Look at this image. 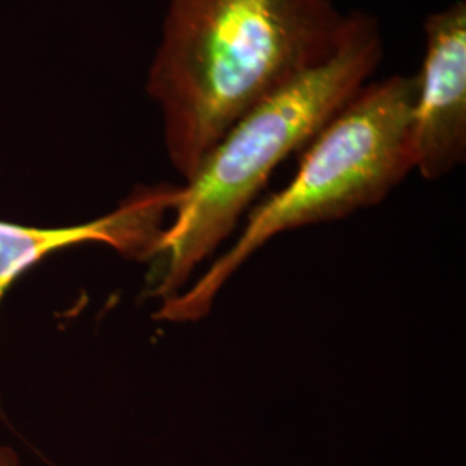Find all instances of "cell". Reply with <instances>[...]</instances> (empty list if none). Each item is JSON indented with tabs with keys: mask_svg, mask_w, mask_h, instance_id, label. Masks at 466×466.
Segmentation results:
<instances>
[{
	"mask_svg": "<svg viewBox=\"0 0 466 466\" xmlns=\"http://www.w3.org/2000/svg\"><path fill=\"white\" fill-rule=\"evenodd\" d=\"M350 23L333 0H167L147 94L185 182L240 117L325 65Z\"/></svg>",
	"mask_w": 466,
	"mask_h": 466,
	"instance_id": "obj_1",
	"label": "cell"
},
{
	"mask_svg": "<svg viewBox=\"0 0 466 466\" xmlns=\"http://www.w3.org/2000/svg\"><path fill=\"white\" fill-rule=\"evenodd\" d=\"M379 21L352 13L332 57L240 117L182 187L175 219L157 248L150 296H177L194 269L235 230L238 218L283 159L309 144L382 63Z\"/></svg>",
	"mask_w": 466,
	"mask_h": 466,
	"instance_id": "obj_2",
	"label": "cell"
},
{
	"mask_svg": "<svg viewBox=\"0 0 466 466\" xmlns=\"http://www.w3.org/2000/svg\"><path fill=\"white\" fill-rule=\"evenodd\" d=\"M417 76L368 82L319 130L294 180L265 200L228 252L198 282L161 302L171 323L206 317L219 289L275 235L332 221L379 204L415 169Z\"/></svg>",
	"mask_w": 466,
	"mask_h": 466,
	"instance_id": "obj_3",
	"label": "cell"
},
{
	"mask_svg": "<svg viewBox=\"0 0 466 466\" xmlns=\"http://www.w3.org/2000/svg\"><path fill=\"white\" fill-rule=\"evenodd\" d=\"M425 57L417 75L415 169L437 180L465 161L466 2L425 21Z\"/></svg>",
	"mask_w": 466,
	"mask_h": 466,
	"instance_id": "obj_4",
	"label": "cell"
},
{
	"mask_svg": "<svg viewBox=\"0 0 466 466\" xmlns=\"http://www.w3.org/2000/svg\"><path fill=\"white\" fill-rule=\"evenodd\" d=\"M180 194L182 187L175 185L138 187L115 211L73 227L40 228L0 219V304L17 279L50 254L73 246L97 242L130 259H154L165 217L175 211Z\"/></svg>",
	"mask_w": 466,
	"mask_h": 466,
	"instance_id": "obj_5",
	"label": "cell"
},
{
	"mask_svg": "<svg viewBox=\"0 0 466 466\" xmlns=\"http://www.w3.org/2000/svg\"><path fill=\"white\" fill-rule=\"evenodd\" d=\"M0 466H21L19 454L11 446H0Z\"/></svg>",
	"mask_w": 466,
	"mask_h": 466,
	"instance_id": "obj_6",
	"label": "cell"
}]
</instances>
